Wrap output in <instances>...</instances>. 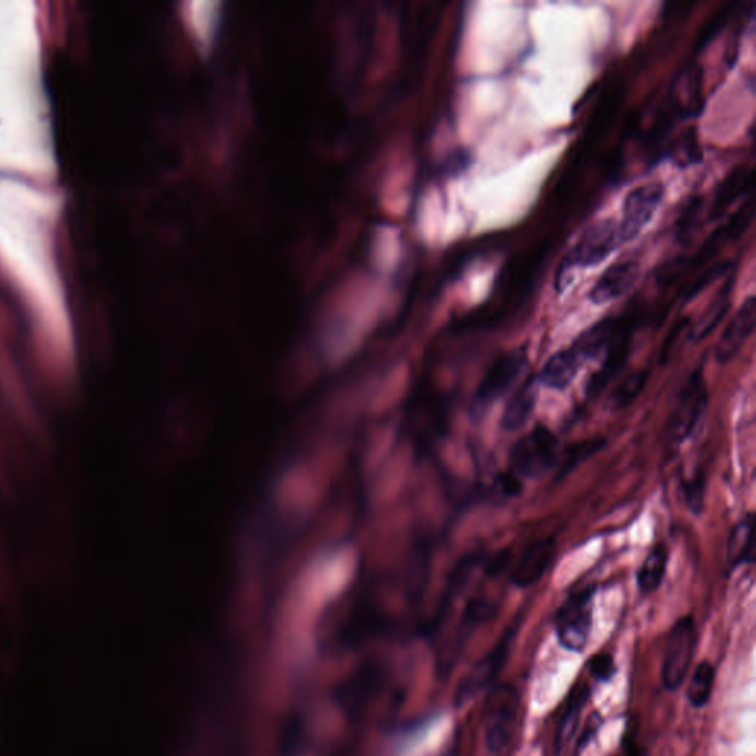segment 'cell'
I'll return each instance as SVG.
<instances>
[{"label": "cell", "mask_w": 756, "mask_h": 756, "mask_svg": "<svg viewBox=\"0 0 756 756\" xmlns=\"http://www.w3.org/2000/svg\"><path fill=\"white\" fill-rule=\"evenodd\" d=\"M640 277V263L637 260H624L606 269L590 291L594 305H604L619 299L634 287Z\"/></svg>", "instance_id": "12"}, {"label": "cell", "mask_w": 756, "mask_h": 756, "mask_svg": "<svg viewBox=\"0 0 756 756\" xmlns=\"http://www.w3.org/2000/svg\"><path fill=\"white\" fill-rule=\"evenodd\" d=\"M526 365H528V350L526 347H516L504 353L489 367L474 393L472 405L474 418L480 420L485 417L492 405L500 401L516 383Z\"/></svg>", "instance_id": "6"}, {"label": "cell", "mask_w": 756, "mask_h": 756, "mask_svg": "<svg viewBox=\"0 0 756 756\" xmlns=\"http://www.w3.org/2000/svg\"><path fill=\"white\" fill-rule=\"evenodd\" d=\"M700 207H702V201L694 200L684 210L681 221L677 225V235L681 240L690 238V234H692L694 226H696V219H699Z\"/></svg>", "instance_id": "27"}, {"label": "cell", "mask_w": 756, "mask_h": 756, "mask_svg": "<svg viewBox=\"0 0 756 756\" xmlns=\"http://www.w3.org/2000/svg\"><path fill=\"white\" fill-rule=\"evenodd\" d=\"M616 327H618V322L604 319L581 334L572 349L578 353L582 361L599 358L600 355L606 353L607 347L615 336Z\"/></svg>", "instance_id": "19"}, {"label": "cell", "mask_w": 756, "mask_h": 756, "mask_svg": "<svg viewBox=\"0 0 756 756\" xmlns=\"http://www.w3.org/2000/svg\"><path fill=\"white\" fill-rule=\"evenodd\" d=\"M665 187L661 182H649L632 188L622 206V221L619 223L621 243L635 240L644 231L662 204Z\"/></svg>", "instance_id": "9"}, {"label": "cell", "mask_w": 756, "mask_h": 756, "mask_svg": "<svg viewBox=\"0 0 756 756\" xmlns=\"http://www.w3.org/2000/svg\"><path fill=\"white\" fill-rule=\"evenodd\" d=\"M697 647V627L692 616H684L672 625L663 650L661 680L668 692L683 686L689 675Z\"/></svg>", "instance_id": "5"}, {"label": "cell", "mask_w": 756, "mask_h": 756, "mask_svg": "<svg viewBox=\"0 0 756 756\" xmlns=\"http://www.w3.org/2000/svg\"><path fill=\"white\" fill-rule=\"evenodd\" d=\"M582 359L578 353L570 349L560 350L556 355L548 359L547 364L542 367L539 373L538 383L541 386L553 390H565L575 380L579 368H581Z\"/></svg>", "instance_id": "16"}, {"label": "cell", "mask_w": 756, "mask_h": 756, "mask_svg": "<svg viewBox=\"0 0 756 756\" xmlns=\"http://www.w3.org/2000/svg\"><path fill=\"white\" fill-rule=\"evenodd\" d=\"M538 378L531 376L516 390L501 417V429L504 432H517L531 420L538 401Z\"/></svg>", "instance_id": "15"}, {"label": "cell", "mask_w": 756, "mask_h": 756, "mask_svg": "<svg viewBox=\"0 0 756 756\" xmlns=\"http://www.w3.org/2000/svg\"><path fill=\"white\" fill-rule=\"evenodd\" d=\"M708 386L702 371L696 370L681 387L666 424V439L672 446L681 445L693 435L708 408Z\"/></svg>", "instance_id": "4"}, {"label": "cell", "mask_w": 756, "mask_h": 756, "mask_svg": "<svg viewBox=\"0 0 756 756\" xmlns=\"http://www.w3.org/2000/svg\"><path fill=\"white\" fill-rule=\"evenodd\" d=\"M604 445L603 441H588L581 442L579 445L573 446L569 452H566L565 457L562 460V472L569 473L570 469L581 463L585 458L593 455L594 452L599 451L601 446Z\"/></svg>", "instance_id": "25"}, {"label": "cell", "mask_w": 756, "mask_h": 756, "mask_svg": "<svg viewBox=\"0 0 756 756\" xmlns=\"http://www.w3.org/2000/svg\"><path fill=\"white\" fill-rule=\"evenodd\" d=\"M618 756H647V751L646 749L638 748V746H631V748L625 749V751Z\"/></svg>", "instance_id": "30"}, {"label": "cell", "mask_w": 756, "mask_h": 756, "mask_svg": "<svg viewBox=\"0 0 756 756\" xmlns=\"http://www.w3.org/2000/svg\"><path fill=\"white\" fill-rule=\"evenodd\" d=\"M619 244H621L619 225L613 219H600L588 225L563 259L559 277L556 280L557 287L562 283L567 272L572 271L573 268H590V266L599 265L615 252Z\"/></svg>", "instance_id": "3"}, {"label": "cell", "mask_w": 756, "mask_h": 756, "mask_svg": "<svg viewBox=\"0 0 756 756\" xmlns=\"http://www.w3.org/2000/svg\"><path fill=\"white\" fill-rule=\"evenodd\" d=\"M590 699L591 689L587 683L575 684V687L570 690L565 708L560 715L559 725H557L556 737H554V756L565 754L567 746L578 731L582 712Z\"/></svg>", "instance_id": "13"}, {"label": "cell", "mask_w": 756, "mask_h": 756, "mask_svg": "<svg viewBox=\"0 0 756 756\" xmlns=\"http://www.w3.org/2000/svg\"><path fill=\"white\" fill-rule=\"evenodd\" d=\"M556 554V541L553 538L538 539L520 557L519 563L511 572V584L517 588L532 587L553 565Z\"/></svg>", "instance_id": "11"}, {"label": "cell", "mask_w": 756, "mask_h": 756, "mask_svg": "<svg viewBox=\"0 0 756 756\" xmlns=\"http://www.w3.org/2000/svg\"><path fill=\"white\" fill-rule=\"evenodd\" d=\"M751 170L746 166H739L721 182L720 188L715 192L714 201H712L711 218L717 219L740 197L748 191L751 185Z\"/></svg>", "instance_id": "18"}, {"label": "cell", "mask_w": 756, "mask_h": 756, "mask_svg": "<svg viewBox=\"0 0 756 756\" xmlns=\"http://www.w3.org/2000/svg\"><path fill=\"white\" fill-rule=\"evenodd\" d=\"M717 669L709 661H702L694 669L692 680L687 687V700L694 709H702L708 705L714 692Z\"/></svg>", "instance_id": "21"}, {"label": "cell", "mask_w": 756, "mask_h": 756, "mask_svg": "<svg viewBox=\"0 0 756 756\" xmlns=\"http://www.w3.org/2000/svg\"><path fill=\"white\" fill-rule=\"evenodd\" d=\"M507 563H510V553L503 551V553L498 554V556H495L494 559L488 563V569H486V572H488L489 576L500 575L505 569V566H507Z\"/></svg>", "instance_id": "29"}, {"label": "cell", "mask_w": 756, "mask_h": 756, "mask_svg": "<svg viewBox=\"0 0 756 756\" xmlns=\"http://www.w3.org/2000/svg\"><path fill=\"white\" fill-rule=\"evenodd\" d=\"M730 293L731 284L727 283L723 290H721V293L718 294L717 299H715L714 302H712V305L709 306V309L705 312V315L700 318L699 324H697L696 328H694V340L705 339V337L708 336L709 333H712V331H714V328L717 327L718 322H720L721 319L724 318L725 312L728 311V306H730Z\"/></svg>", "instance_id": "23"}, {"label": "cell", "mask_w": 756, "mask_h": 756, "mask_svg": "<svg viewBox=\"0 0 756 756\" xmlns=\"http://www.w3.org/2000/svg\"><path fill=\"white\" fill-rule=\"evenodd\" d=\"M594 588L576 591L567 597L554 618L557 640L567 652L582 653L593 627Z\"/></svg>", "instance_id": "7"}, {"label": "cell", "mask_w": 756, "mask_h": 756, "mask_svg": "<svg viewBox=\"0 0 756 756\" xmlns=\"http://www.w3.org/2000/svg\"><path fill=\"white\" fill-rule=\"evenodd\" d=\"M559 460V439L542 424L522 436L510 451L511 470L522 479H539L553 470Z\"/></svg>", "instance_id": "2"}, {"label": "cell", "mask_w": 756, "mask_h": 756, "mask_svg": "<svg viewBox=\"0 0 756 756\" xmlns=\"http://www.w3.org/2000/svg\"><path fill=\"white\" fill-rule=\"evenodd\" d=\"M591 677L599 681H610L616 672V663L610 653H597L588 661Z\"/></svg>", "instance_id": "26"}, {"label": "cell", "mask_w": 756, "mask_h": 756, "mask_svg": "<svg viewBox=\"0 0 756 756\" xmlns=\"http://www.w3.org/2000/svg\"><path fill=\"white\" fill-rule=\"evenodd\" d=\"M520 625H522V618L517 616L505 628L503 635L494 644V647L473 666L472 671L469 672L463 686H461L460 697H458L461 705L476 699L477 696L494 687L495 681L500 677L501 671H503L511 653H513Z\"/></svg>", "instance_id": "8"}, {"label": "cell", "mask_w": 756, "mask_h": 756, "mask_svg": "<svg viewBox=\"0 0 756 756\" xmlns=\"http://www.w3.org/2000/svg\"><path fill=\"white\" fill-rule=\"evenodd\" d=\"M727 266V263H721V265L714 266L711 271H708V274L702 275V277H700L699 280H697L696 283H693L692 287H690L689 293H687V297H689V299H692V297L696 296L697 293H700V291H702L703 288L706 287V285L711 284L712 281H715L718 277H721V275L724 274L725 269H727Z\"/></svg>", "instance_id": "28"}, {"label": "cell", "mask_w": 756, "mask_h": 756, "mask_svg": "<svg viewBox=\"0 0 756 756\" xmlns=\"http://www.w3.org/2000/svg\"><path fill=\"white\" fill-rule=\"evenodd\" d=\"M755 560V514H748L731 531L727 545V562L730 569L754 563Z\"/></svg>", "instance_id": "17"}, {"label": "cell", "mask_w": 756, "mask_h": 756, "mask_svg": "<svg viewBox=\"0 0 756 756\" xmlns=\"http://www.w3.org/2000/svg\"><path fill=\"white\" fill-rule=\"evenodd\" d=\"M756 324V297L749 296L742 303L730 324L725 327L720 342L715 347V358L720 364H727L740 352L746 340L754 333Z\"/></svg>", "instance_id": "10"}, {"label": "cell", "mask_w": 756, "mask_h": 756, "mask_svg": "<svg viewBox=\"0 0 756 756\" xmlns=\"http://www.w3.org/2000/svg\"><path fill=\"white\" fill-rule=\"evenodd\" d=\"M706 477L703 472L694 473L690 479L683 480V494L687 507L694 516H700L705 507Z\"/></svg>", "instance_id": "24"}, {"label": "cell", "mask_w": 756, "mask_h": 756, "mask_svg": "<svg viewBox=\"0 0 756 756\" xmlns=\"http://www.w3.org/2000/svg\"><path fill=\"white\" fill-rule=\"evenodd\" d=\"M647 380H649V373L647 371H635V373L628 374L627 377L622 378L621 383L610 393L609 399H607V407L612 411L624 410V408L630 407L632 402L643 392Z\"/></svg>", "instance_id": "22"}, {"label": "cell", "mask_w": 756, "mask_h": 756, "mask_svg": "<svg viewBox=\"0 0 756 756\" xmlns=\"http://www.w3.org/2000/svg\"><path fill=\"white\" fill-rule=\"evenodd\" d=\"M668 567V550L659 544L647 554L643 565L637 572L638 590L643 594H652L659 590Z\"/></svg>", "instance_id": "20"}, {"label": "cell", "mask_w": 756, "mask_h": 756, "mask_svg": "<svg viewBox=\"0 0 756 756\" xmlns=\"http://www.w3.org/2000/svg\"><path fill=\"white\" fill-rule=\"evenodd\" d=\"M520 694L511 684L495 687L483 711V737L492 755H503L513 745L519 728Z\"/></svg>", "instance_id": "1"}, {"label": "cell", "mask_w": 756, "mask_h": 756, "mask_svg": "<svg viewBox=\"0 0 756 756\" xmlns=\"http://www.w3.org/2000/svg\"><path fill=\"white\" fill-rule=\"evenodd\" d=\"M628 352H630V334L625 327L618 325L615 336L604 353L603 367L594 374L587 386L588 396H597L613 380L627 364Z\"/></svg>", "instance_id": "14"}]
</instances>
